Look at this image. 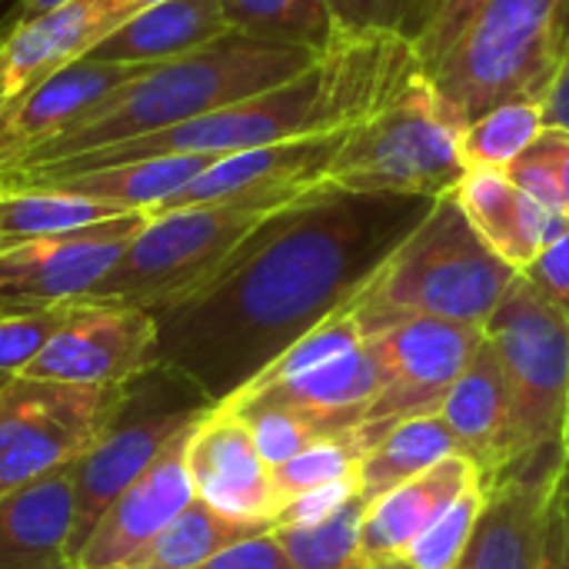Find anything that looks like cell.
<instances>
[{"instance_id":"11","label":"cell","mask_w":569,"mask_h":569,"mask_svg":"<svg viewBox=\"0 0 569 569\" xmlns=\"http://www.w3.org/2000/svg\"><path fill=\"white\" fill-rule=\"evenodd\" d=\"M483 340V327L450 320H407L370 337L383 363V390L353 430L363 453H370L397 423L437 413Z\"/></svg>"},{"instance_id":"21","label":"cell","mask_w":569,"mask_h":569,"mask_svg":"<svg viewBox=\"0 0 569 569\" xmlns=\"http://www.w3.org/2000/svg\"><path fill=\"white\" fill-rule=\"evenodd\" d=\"M117 23L100 0H73L7 30L0 47V107L33 90L57 70L83 60Z\"/></svg>"},{"instance_id":"9","label":"cell","mask_w":569,"mask_h":569,"mask_svg":"<svg viewBox=\"0 0 569 569\" xmlns=\"http://www.w3.org/2000/svg\"><path fill=\"white\" fill-rule=\"evenodd\" d=\"M210 403L173 370L153 367L123 387L117 417L97 447L73 467V530H70V563L87 543L110 503L143 477L153 460L187 433Z\"/></svg>"},{"instance_id":"33","label":"cell","mask_w":569,"mask_h":569,"mask_svg":"<svg viewBox=\"0 0 569 569\" xmlns=\"http://www.w3.org/2000/svg\"><path fill=\"white\" fill-rule=\"evenodd\" d=\"M363 447L357 443V437H337V440H323V443H313L307 447L303 453H297L293 460L273 467V493H277V507L283 510L287 503L313 493V490H323L330 483H340L347 477H357L360 473V463H363ZM277 510V517H280Z\"/></svg>"},{"instance_id":"10","label":"cell","mask_w":569,"mask_h":569,"mask_svg":"<svg viewBox=\"0 0 569 569\" xmlns=\"http://www.w3.org/2000/svg\"><path fill=\"white\" fill-rule=\"evenodd\" d=\"M120 400L123 387L10 377L0 387V500L83 460Z\"/></svg>"},{"instance_id":"47","label":"cell","mask_w":569,"mask_h":569,"mask_svg":"<svg viewBox=\"0 0 569 569\" xmlns=\"http://www.w3.org/2000/svg\"><path fill=\"white\" fill-rule=\"evenodd\" d=\"M157 3H163V0H100V7L107 10V17L120 27L123 20H130L133 13H143V10H150V7H157Z\"/></svg>"},{"instance_id":"37","label":"cell","mask_w":569,"mask_h":569,"mask_svg":"<svg viewBox=\"0 0 569 569\" xmlns=\"http://www.w3.org/2000/svg\"><path fill=\"white\" fill-rule=\"evenodd\" d=\"M230 410L250 427L253 443H257V450L270 470L293 460L297 453H303L313 443L337 440L323 427H317L313 420H307L303 413L287 410V407H230Z\"/></svg>"},{"instance_id":"16","label":"cell","mask_w":569,"mask_h":569,"mask_svg":"<svg viewBox=\"0 0 569 569\" xmlns=\"http://www.w3.org/2000/svg\"><path fill=\"white\" fill-rule=\"evenodd\" d=\"M147 67H127L110 60L83 57L17 100L0 107V173L27 163L33 153L60 140L83 117L97 110V103L113 93L120 83L133 80Z\"/></svg>"},{"instance_id":"43","label":"cell","mask_w":569,"mask_h":569,"mask_svg":"<svg viewBox=\"0 0 569 569\" xmlns=\"http://www.w3.org/2000/svg\"><path fill=\"white\" fill-rule=\"evenodd\" d=\"M540 569H569V457L560 463L553 480Z\"/></svg>"},{"instance_id":"42","label":"cell","mask_w":569,"mask_h":569,"mask_svg":"<svg viewBox=\"0 0 569 569\" xmlns=\"http://www.w3.org/2000/svg\"><path fill=\"white\" fill-rule=\"evenodd\" d=\"M193 569H293L283 543L277 540L273 530L267 533H257L250 540H240L220 553H213L207 563Z\"/></svg>"},{"instance_id":"17","label":"cell","mask_w":569,"mask_h":569,"mask_svg":"<svg viewBox=\"0 0 569 569\" xmlns=\"http://www.w3.org/2000/svg\"><path fill=\"white\" fill-rule=\"evenodd\" d=\"M343 133L287 140V143L220 157L203 173H197L163 210L223 203V200H260V197L263 200H297V197L323 187V177L340 150ZM163 210H157V213H163Z\"/></svg>"},{"instance_id":"34","label":"cell","mask_w":569,"mask_h":569,"mask_svg":"<svg viewBox=\"0 0 569 569\" xmlns=\"http://www.w3.org/2000/svg\"><path fill=\"white\" fill-rule=\"evenodd\" d=\"M487 503V487H473L463 497H457L407 550L403 563L410 569H457L470 550V540L477 533L480 513Z\"/></svg>"},{"instance_id":"19","label":"cell","mask_w":569,"mask_h":569,"mask_svg":"<svg viewBox=\"0 0 569 569\" xmlns=\"http://www.w3.org/2000/svg\"><path fill=\"white\" fill-rule=\"evenodd\" d=\"M380 390H383V363L373 343L363 340L350 353L317 370H307L283 383L250 387L233 400H227V407H287L323 427L330 437H350L363 423Z\"/></svg>"},{"instance_id":"1","label":"cell","mask_w":569,"mask_h":569,"mask_svg":"<svg viewBox=\"0 0 569 569\" xmlns=\"http://www.w3.org/2000/svg\"><path fill=\"white\" fill-rule=\"evenodd\" d=\"M430 207V197L400 193H303L267 217L210 283L153 310L160 367L210 407L233 400L350 303Z\"/></svg>"},{"instance_id":"22","label":"cell","mask_w":569,"mask_h":569,"mask_svg":"<svg viewBox=\"0 0 569 569\" xmlns=\"http://www.w3.org/2000/svg\"><path fill=\"white\" fill-rule=\"evenodd\" d=\"M480 483H483L480 467L470 457L457 453V457L433 463L420 477L400 483L397 490L383 493L380 500H373L360 523V547H363L367 560L373 567L403 560L407 550L420 540V533L457 497H463L467 490H473Z\"/></svg>"},{"instance_id":"15","label":"cell","mask_w":569,"mask_h":569,"mask_svg":"<svg viewBox=\"0 0 569 569\" xmlns=\"http://www.w3.org/2000/svg\"><path fill=\"white\" fill-rule=\"evenodd\" d=\"M197 427V423H193ZM190 427V430H193ZM180 433L153 467L137 477L100 517L87 543L77 550L70 569H120L127 567L150 540H157L193 500V483L187 470V440Z\"/></svg>"},{"instance_id":"26","label":"cell","mask_w":569,"mask_h":569,"mask_svg":"<svg viewBox=\"0 0 569 569\" xmlns=\"http://www.w3.org/2000/svg\"><path fill=\"white\" fill-rule=\"evenodd\" d=\"M230 30L233 27L227 23L220 0H163L113 27L87 57L127 67H157L193 53Z\"/></svg>"},{"instance_id":"50","label":"cell","mask_w":569,"mask_h":569,"mask_svg":"<svg viewBox=\"0 0 569 569\" xmlns=\"http://www.w3.org/2000/svg\"><path fill=\"white\" fill-rule=\"evenodd\" d=\"M7 380H10V377H3V373H0V387H3V383H7Z\"/></svg>"},{"instance_id":"29","label":"cell","mask_w":569,"mask_h":569,"mask_svg":"<svg viewBox=\"0 0 569 569\" xmlns=\"http://www.w3.org/2000/svg\"><path fill=\"white\" fill-rule=\"evenodd\" d=\"M257 533H267L263 527L240 523L223 517L203 500H193L157 540H150L127 567L120 569H193L207 563L213 553L250 540Z\"/></svg>"},{"instance_id":"38","label":"cell","mask_w":569,"mask_h":569,"mask_svg":"<svg viewBox=\"0 0 569 569\" xmlns=\"http://www.w3.org/2000/svg\"><path fill=\"white\" fill-rule=\"evenodd\" d=\"M70 307L0 317V373L3 377H17L47 347V340L60 330V323H63Z\"/></svg>"},{"instance_id":"7","label":"cell","mask_w":569,"mask_h":569,"mask_svg":"<svg viewBox=\"0 0 569 569\" xmlns=\"http://www.w3.org/2000/svg\"><path fill=\"white\" fill-rule=\"evenodd\" d=\"M300 200V197H297ZM293 200H223L150 213L120 263L87 300L163 310L210 283L240 243Z\"/></svg>"},{"instance_id":"2","label":"cell","mask_w":569,"mask_h":569,"mask_svg":"<svg viewBox=\"0 0 569 569\" xmlns=\"http://www.w3.org/2000/svg\"><path fill=\"white\" fill-rule=\"evenodd\" d=\"M420 57L410 40L387 33H343L307 73L257 93L250 100L230 103L223 110L203 113L197 120L123 140L103 150H90L70 160L7 170L10 173H63L100 163L150 160V157H230L257 147H273L287 140L330 137L357 127L373 110H380L397 90H403L420 73Z\"/></svg>"},{"instance_id":"49","label":"cell","mask_w":569,"mask_h":569,"mask_svg":"<svg viewBox=\"0 0 569 569\" xmlns=\"http://www.w3.org/2000/svg\"><path fill=\"white\" fill-rule=\"evenodd\" d=\"M3 37H7V30H3V27H0V47H3Z\"/></svg>"},{"instance_id":"35","label":"cell","mask_w":569,"mask_h":569,"mask_svg":"<svg viewBox=\"0 0 569 569\" xmlns=\"http://www.w3.org/2000/svg\"><path fill=\"white\" fill-rule=\"evenodd\" d=\"M367 337L360 330V320L353 313V303H343L337 313H330L317 330H310L303 340H297L283 357H277L250 387H270V383H283L290 377H300L307 370H317L343 353H350L353 347H360ZM247 387V390H250ZM243 393V390H240Z\"/></svg>"},{"instance_id":"52","label":"cell","mask_w":569,"mask_h":569,"mask_svg":"<svg viewBox=\"0 0 569 569\" xmlns=\"http://www.w3.org/2000/svg\"><path fill=\"white\" fill-rule=\"evenodd\" d=\"M3 3H7V0H0V7H3Z\"/></svg>"},{"instance_id":"18","label":"cell","mask_w":569,"mask_h":569,"mask_svg":"<svg viewBox=\"0 0 569 569\" xmlns=\"http://www.w3.org/2000/svg\"><path fill=\"white\" fill-rule=\"evenodd\" d=\"M563 457H530L487 487V503L457 569H540L547 510Z\"/></svg>"},{"instance_id":"31","label":"cell","mask_w":569,"mask_h":569,"mask_svg":"<svg viewBox=\"0 0 569 569\" xmlns=\"http://www.w3.org/2000/svg\"><path fill=\"white\" fill-rule=\"evenodd\" d=\"M363 493H353L333 513L300 527H277L293 569H377L360 547V523L367 513Z\"/></svg>"},{"instance_id":"53","label":"cell","mask_w":569,"mask_h":569,"mask_svg":"<svg viewBox=\"0 0 569 569\" xmlns=\"http://www.w3.org/2000/svg\"><path fill=\"white\" fill-rule=\"evenodd\" d=\"M567 220H569V207H567Z\"/></svg>"},{"instance_id":"48","label":"cell","mask_w":569,"mask_h":569,"mask_svg":"<svg viewBox=\"0 0 569 569\" xmlns=\"http://www.w3.org/2000/svg\"><path fill=\"white\" fill-rule=\"evenodd\" d=\"M377 569H410V567H407L403 560H397V563H380V567H377Z\"/></svg>"},{"instance_id":"44","label":"cell","mask_w":569,"mask_h":569,"mask_svg":"<svg viewBox=\"0 0 569 569\" xmlns=\"http://www.w3.org/2000/svg\"><path fill=\"white\" fill-rule=\"evenodd\" d=\"M543 117L547 127H560L569 130V7H567V27H563V53H560V70L553 77V87L543 100Z\"/></svg>"},{"instance_id":"30","label":"cell","mask_w":569,"mask_h":569,"mask_svg":"<svg viewBox=\"0 0 569 569\" xmlns=\"http://www.w3.org/2000/svg\"><path fill=\"white\" fill-rule=\"evenodd\" d=\"M220 3L233 30L307 47L320 57L343 37L330 0H220Z\"/></svg>"},{"instance_id":"14","label":"cell","mask_w":569,"mask_h":569,"mask_svg":"<svg viewBox=\"0 0 569 569\" xmlns=\"http://www.w3.org/2000/svg\"><path fill=\"white\" fill-rule=\"evenodd\" d=\"M187 470L197 500L230 520L273 530V473L260 457L250 427L230 407H210L187 440Z\"/></svg>"},{"instance_id":"24","label":"cell","mask_w":569,"mask_h":569,"mask_svg":"<svg viewBox=\"0 0 569 569\" xmlns=\"http://www.w3.org/2000/svg\"><path fill=\"white\" fill-rule=\"evenodd\" d=\"M210 157H150V160H123L100 163L63 173H10L0 183L17 187H57L100 203H110L123 213H157L163 210L197 173H203Z\"/></svg>"},{"instance_id":"36","label":"cell","mask_w":569,"mask_h":569,"mask_svg":"<svg viewBox=\"0 0 569 569\" xmlns=\"http://www.w3.org/2000/svg\"><path fill=\"white\" fill-rule=\"evenodd\" d=\"M343 33H387L417 40L427 33L443 0H330Z\"/></svg>"},{"instance_id":"3","label":"cell","mask_w":569,"mask_h":569,"mask_svg":"<svg viewBox=\"0 0 569 569\" xmlns=\"http://www.w3.org/2000/svg\"><path fill=\"white\" fill-rule=\"evenodd\" d=\"M317 60L320 53L307 47L230 30L227 37L193 53L147 67L133 80L120 83L97 103L90 117H83L73 130H67L60 140H53L50 147H43L13 170L70 160L90 150H103L123 140H137L197 120L203 113L267 93L307 73Z\"/></svg>"},{"instance_id":"51","label":"cell","mask_w":569,"mask_h":569,"mask_svg":"<svg viewBox=\"0 0 569 569\" xmlns=\"http://www.w3.org/2000/svg\"><path fill=\"white\" fill-rule=\"evenodd\" d=\"M567 457H569V423H567Z\"/></svg>"},{"instance_id":"5","label":"cell","mask_w":569,"mask_h":569,"mask_svg":"<svg viewBox=\"0 0 569 569\" xmlns=\"http://www.w3.org/2000/svg\"><path fill=\"white\" fill-rule=\"evenodd\" d=\"M567 7L569 0H490L423 70L460 130L507 100H547L560 70Z\"/></svg>"},{"instance_id":"27","label":"cell","mask_w":569,"mask_h":569,"mask_svg":"<svg viewBox=\"0 0 569 569\" xmlns=\"http://www.w3.org/2000/svg\"><path fill=\"white\" fill-rule=\"evenodd\" d=\"M113 217H123V210L70 190L0 183V247L73 233Z\"/></svg>"},{"instance_id":"25","label":"cell","mask_w":569,"mask_h":569,"mask_svg":"<svg viewBox=\"0 0 569 569\" xmlns=\"http://www.w3.org/2000/svg\"><path fill=\"white\" fill-rule=\"evenodd\" d=\"M73 467L0 500V569H70Z\"/></svg>"},{"instance_id":"4","label":"cell","mask_w":569,"mask_h":569,"mask_svg":"<svg viewBox=\"0 0 569 569\" xmlns=\"http://www.w3.org/2000/svg\"><path fill=\"white\" fill-rule=\"evenodd\" d=\"M513 280L517 270L483 243L447 193L350 303L367 340L407 320L487 327Z\"/></svg>"},{"instance_id":"12","label":"cell","mask_w":569,"mask_h":569,"mask_svg":"<svg viewBox=\"0 0 569 569\" xmlns=\"http://www.w3.org/2000/svg\"><path fill=\"white\" fill-rule=\"evenodd\" d=\"M150 213H123L73 233L0 247V317L70 307L120 263Z\"/></svg>"},{"instance_id":"13","label":"cell","mask_w":569,"mask_h":569,"mask_svg":"<svg viewBox=\"0 0 569 569\" xmlns=\"http://www.w3.org/2000/svg\"><path fill=\"white\" fill-rule=\"evenodd\" d=\"M157 363V320L150 310L80 300L17 377L77 387H127Z\"/></svg>"},{"instance_id":"28","label":"cell","mask_w":569,"mask_h":569,"mask_svg":"<svg viewBox=\"0 0 569 569\" xmlns=\"http://www.w3.org/2000/svg\"><path fill=\"white\" fill-rule=\"evenodd\" d=\"M460 447L440 413L413 417L397 423L360 463V493L367 503L380 500L383 493L397 490L400 483L420 477L433 463L457 457Z\"/></svg>"},{"instance_id":"8","label":"cell","mask_w":569,"mask_h":569,"mask_svg":"<svg viewBox=\"0 0 569 569\" xmlns=\"http://www.w3.org/2000/svg\"><path fill=\"white\" fill-rule=\"evenodd\" d=\"M513 400V463L563 457L569 423V320L517 273L483 327Z\"/></svg>"},{"instance_id":"20","label":"cell","mask_w":569,"mask_h":569,"mask_svg":"<svg viewBox=\"0 0 569 569\" xmlns=\"http://www.w3.org/2000/svg\"><path fill=\"white\" fill-rule=\"evenodd\" d=\"M440 420L453 433L463 457H470L480 473L483 487L500 480L513 463V400L503 363L490 340L477 350L470 367L450 387L440 403Z\"/></svg>"},{"instance_id":"40","label":"cell","mask_w":569,"mask_h":569,"mask_svg":"<svg viewBox=\"0 0 569 569\" xmlns=\"http://www.w3.org/2000/svg\"><path fill=\"white\" fill-rule=\"evenodd\" d=\"M523 277L550 307H557L569 320V230L553 237L540 250V257L523 270Z\"/></svg>"},{"instance_id":"45","label":"cell","mask_w":569,"mask_h":569,"mask_svg":"<svg viewBox=\"0 0 569 569\" xmlns=\"http://www.w3.org/2000/svg\"><path fill=\"white\" fill-rule=\"evenodd\" d=\"M543 143L550 150L557 180H560V193H563V207H569V130L560 127H547L543 130Z\"/></svg>"},{"instance_id":"23","label":"cell","mask_w":569,"mask_h":569,"mask_svg":"<svg viewBox=\"0 0 569 569\" xmlns=\"http://www.w3.org/2000/svg\"><path fill=\"white\" fill-rule=\"evenodd\" d=\"M453 197L483 243L517 273H523L553 237L569 230L567 213L547 210L527 197L503 170H467Z\"/></svg>"},{"instance_id":"46","label":"cell","mask_w":569,"mask_h":569,"mask_svg":"<svg viewBox=\"0 0 569 569\" xmlns=\"http://www.w3.org/2000/svg\"><path fill=\"white\" fill-rule=\"evenodd\" d=\"M67 3H73V0H13V7H10V13L0 20V27L10 30V27L27 23V20H33V17H43V13H50V10H60V7H67Z\"/></svg>"},{"instance_id":"41","label":"cell","mask_w":569,"mask_h":569,"mask_svg":"<svg viewBox=\"0 0 569 569\" xmlns=\"http://www.w3.org/2000/svg\"><path fill=\"white\" fill-rule=\"evenodd\" d=\"M490 0H443L437 17L430 20L427 33L417 40V57H420V67L427 70L430 63H437L450 47L453 40L467 30V23L487 7Z\"/></svg>"},{"instance_id":"6","label":"cell","mask_w":569,"mask_h":569,"mask_svg":"<svg viewBox=\"0 0 569 569\" xmlns=\"http://www.w3.org/2000/svg\"><path fill=\"white\" fill-rule=\"evenodd\" d=\"M460 127L443 110L423 70L380 110L350 127L323 187L350 193L447 197L467 177Z\"/></svg>"},{"instance_id":"32","label":"cell","mask_w":569,"mask_h":569,"mask_svg":"<svg viewBox=\"0 0 569 569\" xmlns=\"http://www.w3.org/2000/svg\"><path fill=\"white\" fill-rule=\"evenodd\" d=\"M547 130L543 103L533 100H507L487 113H480L473 123L460 133V153L467 170H503L523 157L540 133Z\"/></svg>"},{"instance_id":"39","label":"cell","mask_w":569,"mask_h":569,"mask_svg":"<svg viewBox=\"0 0 569 569\" xmlns=\"http://www.w3.org/2000/svg\"><path fill=\"white\" fill-rule=\"evenodd\" d=\"M507 177H510L527 197H533L537 203H543L547 210L567 213L563 193H560V180H557L550 150H547V143H543V133H540V140H537L523 157H517V160L507 167Z\"/></svg>"}]
</instances>
